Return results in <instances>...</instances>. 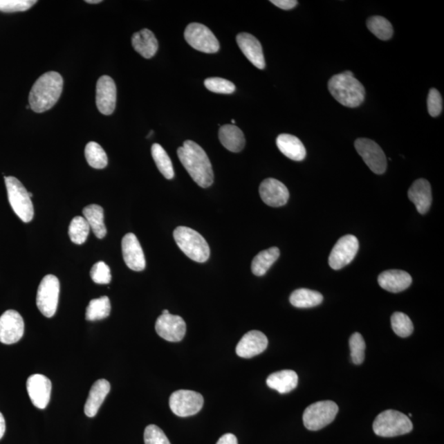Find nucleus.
<instances>
[{"label": "nucleus", "mask_w": 444, "mask_h": 444, "mask_svg": "<svg viewBox=\"0 0 444 444\" xmlns=\"http://www.w3.org/2000/svg\"><path fill=\"white\" fill-rule=\"evenodd\" d=\"M178 158L198 186L208 188L214 181V173L208 156L197 143L187 140L177 150Z\"/></svg>", "instance_id": "1"}, {"label": "nucleus", "mask_w": 444, "mask_h": 444, "mask_svg": "<svg viewBox=\"0 0 444 444\" xmlns=\"http://www.w3.org/2000/svg\"><path fill=\"white\" fill-rule=\"evenodd\" d=\"M64 80L57 72L43 74L35 82L29 93V106L37 113L49 111L62 94Z\"/></svg>", "instance_id": "2"}, {"label": "nucleus", "mask_w": 444, "mask_h": 444, "mask_svg": "<svg viewBox=\"0 0 444 444\" xmlns=\"http://www.w3.org/2000/svg\"><path fill=\"white\" fill-rule=\"evenodd\" d=\"M329 90L339 103L350 108L360 106L365 97L364 86L351 71L332 77L329 82Z\"/></svg>", "instance_id": "3"}, {"label": "nucleus", "mask_w": 444, "mask_h": 444, "mask_svg": "<svg viewBox=\"0 0 444 444\" xmlns=\"http://www.w3.org/2000/svg\"><path fill=\"white\" fill-rule=\"evenodd\" d=\"M177 246L190 259L197 263H205L210 257V248L206 239L196 230L178 226L174 232Z\"/></svg>", "instance_id": "4"}, {"label": "nucleus", "mask_w": 444, "mask_h": 444, "mask_svg": "<svg viewBox=\"0 0 444 444\" xmlns=\"http://www.w3.org/2000/svg\"><path fill=\"white\" fill-rule=\"evenodd\" d=\"M373 432L381 437H395L410 433L413 425L408 416L394 410L380 413L374 420Z\"/></svg>", "instance_id": "5"}, {"label": "nucleus", "mask_w": 444, "mask_h": 444, "mask_svg": "<svg viewBox=\"0 0 444 444\" xmlns=\"http://www.w3.org/2000/svg\"><path fill=\"white\" fill-rule=\"evenodd\" d=\"M4 180L12 210L21 221L28 223L34 216V207L29 193L17 178L6 176Z\"/></svg>", "instance_id": "6"}, {"label": "nucleus", "mask_w": 444, "mask_h": 444, "mask_svg": "<svg viewBox=\"0 0 444 444\" xmlns=\"http://www.w3.org/2000/svg\"><path fill=\"white\" fill-rule=\"evenodd\" d=\"M339 411L333 400H321L308 406L304 412V425L308 429L317 431L332 423Z\"/></svg>", "instance_id": "7"}, {"label": "nucleus", "mask_w": 444, "mask_h": 444, "mask_svg": "<svg viewBox=\"0 0 444 444\" xmlns=\"http://www.w3.org/2000/svg\"><path fill=\"white\" fill-rule=\"evenodd\" d=\"M60 284L58 277L46 275L39 285L37 306L43 315L51 317L57 311Z\"/></svg>", "instance_id": "8"}, {"label": "nucleus", "mask_w": 444, "mask_h": 444, "mask_svg": "<svg viewBox=\"0 0 444 444\" xmlns=\"http://www.w3.org/2000/svg\"><path fill=\"white\" fill-rule=\"evenodd\" d=\"M185 38L190 46L203 53H216L220 49L219 41L215 35L201 24L193 23L187 26Z\"/></svg>", "instance_id": "9"}, {"label": "nucleus", "mask_w": 444, "mask_h": 444, "mask_svg": "<svg viewBox=\"0 0 444 444\" xmlns=\"http://www.w3.org/2000/svg\"><path fill=\"white\" fill-rule=\"evenodd\" d=\"M203 396L190 390H178L169 398V404L174 414L188 417L197 414L203 406Z\"/></svg>", "instance_id": "10"}, {"label": "nucleus", "mask_w": 444, "mask_h": 444, "mask_svg": "<svg viewBox=\"0 0 444 444\" xmlns=\"http://www.w3.org/2000/svg\"><path fill=\"white\" fill-rule=\"evenodd\" d=\"M355 147L365 164L377 175H382L387 169V158L384 151L376 142L369 138H358Z\"/></svg>", "instance_id": "11"}, {"label": "nucleus", "mask_w": 444, "mask_h": 444, "mask_svg": "<svg viewBox=\"0 0 444 444\" xmlns=\"http://www.w3.org/2000/svg\"><path fill=\"white\" fill-rule=\"evenodd\" d=\"M358 250V239L352 234L342 237L331 252L329 258V266L334 270L345 268L353 261Z\"/></svg>", "instance_id": "12"}, {"label": "nucleus", "mask_w": 444, "mask_h": 444, "mask_svg": "<svg viewBox=\"0 0 444 444\" xmlns=\"http://www.w3.org/2000/svg\"><path fill=\"white\" fill-rule=\"evenodd\" d=\"M24 334V321L19 312L7 311L0 317V342L11 345Z\"/></svg>", "instance_id": "13"}, {"label": "nucleus", "mask_w": 444, "mask_h": 444, "mask_svg": "<svg viewBox=\"0 0 444 444\" xmlns=\"http://www.w3.org/2000/svg\"><path fill=\"white\" fill-rule=\"evenodd\" d=\"M156 332L165 340L181 342L186 333V324L181 317L172 313H163L155 325Z\"/></svg>", "instance_id": "14"}, {"label": "nucleus", "mask_w": 444, "mask_h": 444, "mask_svg": "<svg viewBox=\"0 0 444 444\" xmlns=\"http://www.w3.org/2000/svg\"><path fill=\"white\" fill-rule=\"evenodd\" d=\"M260 197L267 205L279 207L286 205L290 198L286 186L276 178H268L261 183Z\"/></svg>", "instance_id": "15"}, {"label": "nucleus", "mask_w": 444, "mask_h": 444, "mask_svg": "<svg viewBox=\"0 0 444 444\" xmlns=\"http://www.w3.org/2000/svg\"><path fill=\"white\" fill-rule=\"evenodd\" d=\"M122 252H123L124 262L129 268L136 272H141L145 269V252L134 234H126L122 239Z\"/></svg>", "instance_id": "16"}, {"label": "nucleus", "mask_w": 444, "mask_h": 444, "mask_svg": "<svg viewBox=\"0 0 444 444\" xmlns=\"http://www.w3.org/2000/svg\"><path fill=\"white\" fill-rule=\"evenodd\" d=\"M51 382L43 374H33L28 378L27 390L35 407L45 409L50 400Z\"/></svg>", "instance_id": "17"}, {"label": "nucleus", "mask_w": 444, "mask_h": 444, "mask_svg": "<svg viewBox=\"0 0 444 444\" xmlns=\"http://www.w3.org/2000/svg\"><path fill=\"white\" fill-rule=\"evenodd\" d=\"M116 99L117 90L114 80L107 75L100 77L95 97L99 111L104 115H111L116 107Z\"/></svg>", "instance_id": "18"}, {"label": "nucleus", "mask_w": 444, "mask_h": 444, "mask_svg": "<svg viewBox=\"0 0 444 444\" xmlns=\"http://www.w3.org/2000/svg\"><path fill=\"white\" fill-rule=\"evenodd\" d=\"M268 340L259 331H250L241 338L237 346V354L242 358L250 359L267 349Z\"/></svg>", "instance_id": "19"}, {"label": "nucleus", "mask_w": 444, "mask_h": 444, "mask_svg": "<svg viewBox=\"0 0 444 444\" xmlns=\"http://www.w3.org/2000/svg\"><path fill=\"white\" fill-rule=\"evenodd\" d=\"M237 44L246 57L259 69L265 68L263 47L260 41L250 33H239L237 37Z\"/></svg>", "instance_id": "20"}, {"label": "nucleus", "mask_w": 444, "mask_h": 444, "mask_svg": "<svg viewBox=\"0 0 444 444\" xmlns=\"http://www.w3.org/2000/svg\"><path fill=\"white\" fill-rule=\"evenodd\" d=\"M378 284L391 293H399L411 285L410 274L402 270H389L382 272L378 278Z\"/></svg>", "instance_id": "21"}, {"label": "nucleus", "mask_w": 444, "mask_h": 444, "mask_svg": "<svg viewBox=\"0 0 444 444\" xmlns=\"http://www.w3.org/2000/svg\"><path fill=\"white\" fill-rule=\"evenodd\" d=\"M408 198L415 204L420 214L424 215L428 212L432 203V192L429 181L419 178L413 183L408 191Z\"/></svg>", "instance_id": "22"}, {"label": "nucleus", "mask_w": 444, "mask_h": 444, "mask_svg": "<svg viewBox=\"0 0 444 444\" xmlns=\"http://www.w3.org/2000/svg\"><path fill=\"white\" fill-rule=\"evenodd\" d=\"M110 391L111 385L107 380H99L94 382L84 406L86 416L91 418L97 416L100 407Z\"/></svg>", "instance_id": "23"}, {"label": "nucleus", "mask_w": 444, "mask_h": 444, "mask_svg": "<svg viewBox=\"0 0 444 444\" xmlns=\"http://www.w3.org/2000/svg\"><path fill=\"white\" fill-rule=\"evenodd\" d=\"M277 146L283 155L295 162H302L306 156V150L302 141L294 135L282 133L277 138Z\"/></svg>", "instance_id": "24"}, {"label": "nucleus", "mask_w": 444, "mask_h": 444, "mask_svg": "<svg viewBox=\"0 0 444 444\" xmlns=\"http://www.w3.org/2000/svg\"><path fill=\"white\" fill-rule=\"evenodd\" d=\"M132 45L135 51L145 59L154 57L158 50V39L154 33L148 29H142L140 32L134 33L132 37Z\"/></svg>", "instance_id": "25"}, {"label": "nucleus", "mask_w": 444, "mask_h": 444, "mask_svg": "<svg viewBox=\"0 0 444 444\" xmlns=\"http://www.w3.org/2000/svg\"><path fill=\"white\" fill-rule=\"evenodd\" d=\"M267 385L270 389L277 390L281 394H288L297 387L298 376L293 370H281L272 373L268 378Z\"/></svg>", "instance_id": "26"}, {"label": "nucleus", "mask_w": 444, "mask_h": 444, "mask_svg": "<svg viewBox=\"0 0 444 444\" xmlns=\"http://www.w3.org/2000/svg\"><path fill=\"white\" fill-rule=\"evenodd\" d=\"M219 139L226 149L232 152H239L246 145L245 135L241 129L233 124H225L219 130Z\"/></svg>", "instance_id": "27"}, {"label": "nucleus", "mask_w": 444, "mask_h": 444, "mask_svg": "<svg viewBox=\"0 0 444 444\" xmlns=\"http://www.w3.org/2000/svg\"><path fill=\"white\" fill-rule=\"evenodd\" d=\"M82 213L95 237L103 239L107 236V230L104 223V211L101 206L91 204L84 207Z\"/></svg>", "instance_id": "28"}, {"label": "nucleus", "mask_w": 444, "mask_h": 444, "mask_svg": "<svg viewBox=\"0 0 444 444\" xmlns=\"http://www.w3.org/2000/svg\"><path fill=\"white\" fill-rule=\"evenodd\" d=\"M280 250L277 247L260 252L252 259L251 269L255 276L262 277L267 273L272 264L279 258Z\"/></svg>", "instance_id": "29"}, {"label": "nucleus", "mask_w": 444, "mask_h": 444, "mask_svg": "<svg viewBox=\"0 0 444 444\" xmlns=\"http://www.w3.org/2000/svg\"><path fill=\"white\" fill-rule=\"evenodd\" d=\"M324 296L317 291L310 289H298L290 296V302L293 306L300 308H313L323 302Z\"/></svg>", "instance_id": "30"}, {"label": "nucleus", "mask_w": 444, "mask_h": 444, "mask_svg": "<svg viewBox=\"0 0 444 444\" xmlns=\"http://www.w3.org/2000/svg\"><path fill=\"white\" fill-rule=\"evenodd\" d=\"M111 310L110 299L107 296L91 300L86 311V320L97 321L107 319Z\"/></svg>", "instance_id": "31"}, {"label": "nucleus", "mask_w": 444, "mask_h": 444, "mask_svg": "<svg viewBox=\"0 0 444 444\" xmlns=\"http://www.w3.org/2000/svg\"><path fill=\"white\" fill-rule=\"evenodd\" d=\"M151 155L160 172L167 180H172L175 176V172H174L172 160L169 158L167 152L158 143H154L151 147Z\"/></svg>", "instance_id": "32"}, {"label": "nucleus", "mask_w": 444, "mask_h": 444, "mask_svg": "<svg viewBox=\"0 0 444 444\" xmlns=\"http://www.w3.org/2000/svg\"><path fill=\"white\" fill-rule=\"evenodd\" d=\"M367 24L370 32L382 41L389 40L393 37V26L384 17L373 16L369 17Z\"/></svg>", "instance_id": "33"}, {"label": "nucleus", "mask_w": 444, "mask_h": 444, "mask_svg": "<svg viewBox=\"0 0 444 444\" xmlns=\"http://www.w3.org/2000/svg\"><path fill=\"white\" fill-rule=\"evenodd\" d=\"M86 162L95 169H104L108 164L106 151L95 142H90L85 148Z\"/></svg>", "instance_id": "34"}, {"label": "nucleus", "mask_w": 444, "mask_h": 444, "mask_svg": "<svg viewBox=\"0 0 444 444\" xmlns=\"http://www.w3.org/2000/svg\"><path fill=\"white\" fill-rule=\"evenodd\" d=\"M90 226L84 216H76L68 228V234L73 243L82 245L89 237Z\"/></svg>", "instance_id": "35"}, {"label": "nucleus", "mask_w": 444, "mask_h": 444, "mask_svg": "<svg viewBox=\"0 0 444 444\" xmlns=\"http://www.w3.org/2000/svg\"><path fill=\"white\" fill-rule=\"evenodd\" d=\"M391 324L394 332L400 337L411 336L414 331V326L410 317L403 313H394L391 317Z\"/></svg>", "instance_id": "36"}, {"label": "nucleus", "mask_w": 444, "mask_h": 444, "mask_svg": "<svg viewBox=\"0 0 444 444\" xmlns=\"http://www.w3.org/2000/svg\"><path fill=\"white\" fill-rule=\"evenodd\" d=\"M206 89L212 93L220 94H232L236 91L233 82L221 77H209L204 82Z\"/></svg>", "instance_id": "37"}, {"label": "nucleus", "mask_w": 444, "mask_h": 444, "mask_svg": "<svg viewBox=\"0 0 444 444\" xmlns=\"http://www.w3.org/2000/svg\"><path fill=\"white\" fill-rule=\"evenodd\" d=\"M365 342L362 335L355 333L350 338V348L352 361L355 364L363 363L364 360Z\"/></svg>", "instance_id": "38"}, {"label": "nucleus", "mask_w": 444, "mask_h": 444, "mask_svg": "<svg viewBox=\"0 0 444 444\" xmlns=\"http://www.w3.org/2000/svg\"><path fill=\"white\" fill-rule=\"evenodd\" d=\"M36 0H0V12H24L32 8Z\"/></svg>", "instance_id": "39"}, {"label": "nucleus", "mask_w": 444, "mask_h": 444, "mask_svg": "<svg viewBox=\"0 0 444 444\" xmlns=\"http://www.w3.org/2000/svg\"><path fill=\"white\" fill-rule=\"evenodd\" d=\"M90 275L91 279L97 284H109L111 281V269L102 261L93 265Z\"/></svg>", "instance_id": "40"}, {"label": "nucleus", "mask_w": 444, "mask_h": 444, "mask_svg": "<svg viewBox=\"0 0 444 444\" xmlns=\"http://www.w3.org/2000/svg\"><path fill=\"white\" fill-rule=\"evenodd\" d=\"M145 444H172L167 435L155 425H148L145 431Z\"/></svg>", "instance_id": "41"}, {"label": "nucleus", "mask_w": 444, "mask_h": 444, "mask_svg": "<svg viewBox=\"0 0 444 444\" xmlns=\"http://www.w3.org/2000/svg\"><path fill=\"white\" fill-rule=\"evenodd\" d=\"M427 106L429 115L432 117H437L441 114L443 111V99L441 94L437 89H432L429 91Z\"/></svg>", "instance_id": "42"}, {"label": "nucleus", "mask_w": 444, "mask_h": 444, "mask_svg": "<svg viewBox=\"0 0 444 444\" xmlns=\"http://www.w3.org/2000/svg\"><path fill=\"white\" fill-rule=\"evenodd\" d=\"M271 3L284 10H293L298 4L295 0H272Z\"/></svg>", "instance_id": "43"}, {"label": "nucleus", "mask_w": 444, "mask_h": 444, "mask_svg": "<svg viewBox=\"0 0 444 444\" xmlns=\"http://www.w3.org/2000/svg\"><path fill=\"white\" fill-rule=\"evenodd\" d=\"M216 444H238L237 438L232 434H225Z\"/></svg>", "instance_id": "44"}, {"label": "nucleus", "mask_w": 444, "mask_h": 444, "mask_svg": "<svg viewBox=\"0 0 444 444\" xmlns=\"http://www.w3.org/2000/svg\"><path fill=\"white\" fill-rule=\"evenodd\" d=\"M6 420L1 412H0V439L3 437L4 433H6Z\"/></svg>", "instance_id": "45"}, {"label": "nucleus", "mask_w": 444, "mask_h": 444, "mask_svg": "<svg viewBox=\"0 0 444 444\" xmlns=\"http://www.w3.org/2000/svg\"><path fill=\"white\" fill-rule=\"evenodd\" d=\"M86 3L95 4L102 3V0H86Z\"/></svg>", "instance_id": "46"}, {"label": "nucleus", "mask_w": 444, "mask_h": 444, "mask_svg": "<svg viewBox=\"0 0 444 444\" xmlns=\"http://www.w3.org/2000/svg\"><path fill=\"white\" fill-rule=\"evenodd\" d=\"M169 312L167 310H165L163 311V313H169Z\"/></svg>", "instance_id": "47"}, {"label": "nucleus", "mask_w": 444, "mask_h": 444, "mask_svg": "<svg viewBox=\"0 0 444 444\" xmlns=\"http://www.w3.org/2000/svg\"><path fill=\"white\" fill-rule=\"evenodd\" d=\"M232 122L233 125H234V123H236V121H234V120H232Z\"/></svg>", "instance_id": "48"}]
</instances>
